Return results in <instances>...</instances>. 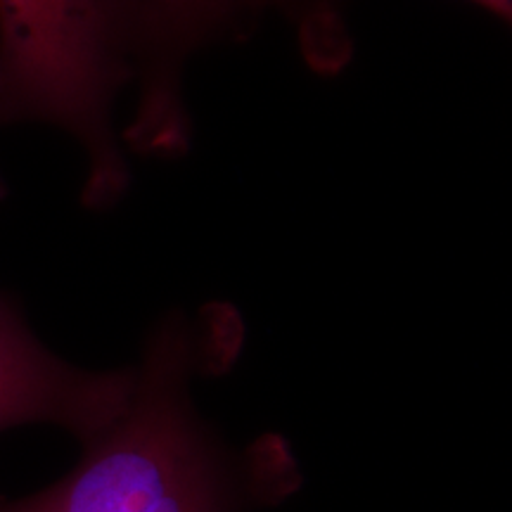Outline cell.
<instances>
[{
	"mask_svg": "<svg viewBox=\"0 0 512 512\" xmlns=\"http://www.w3.org/2000/svg\"><path fill=\"white\" fill-rule=\"evenodd\" d=\"M221 318L166 316L145 339L131 394L105 430L81 444L67 475L10 512H259L302 482L283 437L233 448L197 411L192 380L226 358Z\"/></svg>",
	"mask_w": 512,
	"mask_h": 512,
	"instance_id": "1",
	"label": "cell"
},
{
	"mask_svg": "<svg viewBox=\"0 0 512 512\" xmlns=\"http://www.w3.org/2000/svg\"><path fill=\"white\" fill-rule=\"evenodd\" d=\"M128 86L95 0H0V126L67 133L86 159L88 209H110L128 188L114 119Z\"/></svg>",
	"mask_w": 512,
	"mask_h": 512,
	"instance_id": "2",
	"label": "cell"
},
{
	"mask_svg": "<svg viewBox=\"0 0 512 512\" xmlns=\"http://www.w3.org/2000/svg\"><path fill=\"white\" fill-rule=\"evenodd\" d=\"M114 55L138 88L126 138L145 155H176L188 145L183 72L190 57L235 41L268 15L297 24L306 46L332 36V0H95Z\"/></svg>",
	"mask_w": 512,
	"mask_h": 512,
	"instance_id": "3",
	"label": "cell"
},
{
	"mask_svg": "<svg viewBox=\"0 0 512 512\" xmlns=\"http://www.w3.org/2000/svg\"><path fill=\"white\" fill-rule=\"evenodd\" d=\"M131 387V366L86 370L50 351L0 292V434L50 425L83 444L117 418Z\"/></svg>",
	"mask_w": 512,
	"mask_h": 512,
	"instance_id": "4",
	"label": "cell"
},
{
	"mask_svg": "<svg viewBox=\"0 0 512 512\" xmlns=\"http://www.w3.org/2000/svg\"><path fill=\"white\" fill-rule=\"evenodd\" d=\"M470 3L479 5V8L491 12V15H496L498 19H505V22H508L512 15V0H470Z\"/></svg>",
	"mask_w": 512,
	"mask_h": 512,
	"instance_id": "5",
	"label": "cell"
},
{
	"mask_svg": "<svg viewBox=\"0 0 512 512\" xmlns=\"http://www.w3.org/2000/svg\"><path fill=\"white\" fill-rule=\"evenodd\" d=\"M5 195H8V185H5V178L0 176V202L5 200Z\"/></svg>",
	"mask_w": 512,
	"mask_h": 512,
	"instance_id": "6",
	"label": "cell"
},
{
	"mask_svg": "<svg viewBox=\"0 0 512 512\" xmlns=\"http://www.w3.org/2000/svg\"><path fill=\"white\" fill-rule=\"evenodd\" d=\"M0 512H10L8 505H5V498L3 496H0Z\"/></svg>",
	"mask_w": 512,
	"mask_h": 512,
	"instance_id": "7",
	"label": "cell"
}]
</instances>
